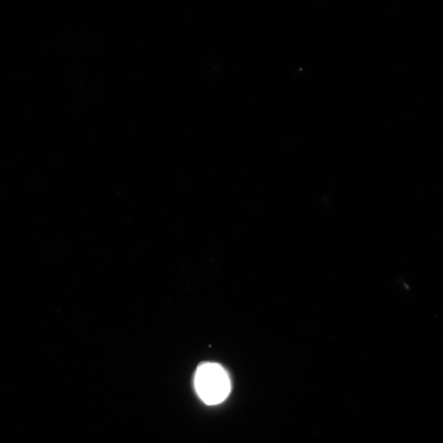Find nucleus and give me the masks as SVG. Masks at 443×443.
Segmentation results:
<instances>
[{
  "instance_id": "nucleus-1",
  "label": "nucleus",
  "mask_w": 443,
  "mask_h": 443,
  "mask_svg": "<svg viewBox=\"0 0 443 443\" xmlns=\"http://www.w3.org/2000/svg\"><path fill=\"white\" fill-rule=\"evenodd\" d=\"M195 386L199 398L209 405L223 403L231 390L228 373L218 363L207 362L198 366Z\"/></svg>"
}]
</instances>
